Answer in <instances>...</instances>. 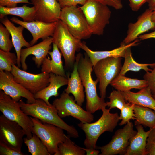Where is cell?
I'll list each match as a JSON object with an SVG mask.
<instances>
[{"mask_svg": "<svg viewBox=\"0 0 155 155\" xmlns=\"http://www.w3.org/2000/svg\"><path fill=\"white\" fill-rule=\"evenodd\" d=\"M140 41L137 39L128 44H125L122 42L119 47L109 51H93L89 49L85 43L82 42L80 43V47L85 51L94 66L99 61L104 58L111 57L124 58L127 49L129 47L138 45Z\"/></svg>", "mask_w": 155, "mask_h": 155, "instance_id": "obj_19", "label": "cell"}, {"mask_svg": "<svg viewBox=\"0 0 155 155\" xmlns=\"http://www.w3.org/2000/svg\"><path fill=\"white\" fill-rule=\"evenodd\" d=\"M79 7L86 17L92 34L102 35L111 16V11L108 6L94 0H87Z\"/></svg>", "mask_w": 155, "mask_h": 155, "instance_id": "obj_4", "label": "cell"}, {"mask_svg": "<svg viewBox=\"0 0 155 155\" xmlns=\"http://www.w3.org/2000/svg\"><path fill=\"white\" fill-rule=\"evenodd\" d=\"M49 74V83L45 88L34 94L36 99L44 100L48 105H51L49 102V98L59 96L58 90L63 86L67 85L68 80L67 77L57 75L52 73Z\"/></svg>", "mask_w": 155, "mask_h": 155, "instance_id": "obj_23", "label": "cell"}, {"mask_svg": "<svg viewBox=\"0 0 155 155\" xmlns=\"http://www.w3.org/2000/svg\"><path fill=\"white\" fill-rule=\"evenodd\" d=\"M53 40L52 37H49L36 45L21 49L20 62L23 70L26 71L27 69L26 60L28 56L31 55L34 56L32 58V60L34 61L37 67L39 68L41 66L43 61L49 54L51 48Z\"/></svg>", "mask_w": 155, "mask_h": 155, "instance_id": "obj_18", "label": "cell"}, {"mask_svg": "<svg viewBox=\"0 0 155 155\" xmlns=\"http://www.w3.org/2000/svg\"><path fill=\"white\" fill-rule=\"evenodd\" d=\"M0 111L6 118L21 126L27 138L32 137L33 123L30 117L21 109L18 102L2 90H0Z\"/></svg>", "mask_w": 155, "mask_h": 155, "instance_id": "obj_8", "label": "cell"}, {"mask_svg": "<svg viewBox=\"0 0 155 155\" xmlns=\"http://www.w3.org/2000/svg\"><path fill=\"white\" fill-rule=\"evenodd\" d=\"M110 84L117 90L121 92L130 91L133 89L141 90L148 86L145 80H139L127 77L119 74Z\"/></svg>", "mask_w": 155, "mask_h": 155, "instance_id": "obj_26", "label": "cell"}, {"mask_svg": "<svg viewBox=\"0 0 155 155\" xmlns=\"http://www.w3.org/2000/svg\"><path fill=\"white\" fill-rule=\"evenodd\" d=\"M136 133L131 138L125 155H146L147 139L150 129L145 131L142 125H136Z\"/></svg>", "mask_w": 155, "mask_h": 155, "instance_id": "obj_25", "label": "cell"}, {"mask_svg": "<svg viewBox=\"0 0 155 155\" xmlns=\"http://www.w3.org/2000/svg\"><path fill=\"white\" fill-rule=\"evenodd\" d=\"M35 10V20L45 23L59 20L61 8L57 0H30Z\"/></svg>", "mask_w": 155, "mask_h": 155, "instance_id": "obj_15", "label": "cell"}, {"mask_svg": "<svg viewBox=\"0 0 155 155\" xmlns=\"http://www.w3.org/2000/svg\"><path fill=\"white\" fill-rule=\"evenodd\" d=\"M138 38L140 40H144L150 38H155V30L150 33L142 34L139 36Z\"/></svg>", "mask_w": 155, "mask_h": 155, "instance_id": "obj_43", "label": "cell"}, {"mask_svg": "<svg viewBox=\"0 0 155 155\" xmlns=\"http://www.w3.org/2000/svg\"><path fill=\"white\" fill-rule=\"evenodd\" d=\"M25 135L23 128L18 123L0 116V142L18 152H21Z\"/></svg>", "mask_w": 155, "mask_h": 155, "instance_id": "obj_12", "label": "cell"}, {"mask_svg": "<svg viewBox=\"0 0 155 155\" xmlns=\"http://www.w3.org/2000/svg\"><path fill=\"white\" fill-rule=\"evenodd\" d=\"M61 8L66 7L77 6L78 5H83L87 0H57Z\"/></svg>", "mask_w": 155, "mask_h": 155, "instance_id": "obj_41", "label": "cell"}, {"mask_svg": "<svg viewBox=\"0 0 155 155\" xmlns=\"http://www.w3.org/2000/svg\"><path fill=\"white\" fill-rule=\"evenodd\" d=\"M16 55L9 51H5L0 49V71L11 72L12 65L17 64Z\"/></svg>", "mask_w": 155, "mask_h": 155, "instance_id": "obj_32", "label": "cell"}, {"mask_svg": "<svg viewBox=\"0 0 155 155\" xmlns=\"http://www.w3.org/2000/svg\"><path fill=\"white\" fill-rule=\"evenodd\" d=\"M93 65L85 53L84 56L81 54L79 62L78 70L85 89L86 98V110L92 114L107 106L104 99L99 97L96 91L98 82L96 79L94 80L92 77Z\"/></svg>", "mask_w": 155, "mask_h": 155, "instance_id": "obj_2", "label": "cell"}, {"mask_svg": "<svg viewBox=\"0 0 155 155\" xmlns=\"http://www.w3.org/2000/svg\"><path fill=\"white\" fill-rule=\"evenodd\" d=\"M24 142L28 147V152L32 155H50L46 146L39 138L32 133L31 138H24Z\"/></svg>", "mask_w": 155, "mask_h": 155, "instance_id": "obj_30", "label": "cell"}, {"mask_svg": "<svg viewBox=\"0 0 155 155\" xmlns=\"http://www.w3.org/2000/svg\"><path fill=\"white\" fill-rule=\"evenodd\" d=\"M10 34L7 28L0 24V49L5 51H10L13 45L10 38Z\"/></svg>", "mask_w": 155, "mask_h": 155, "instance_id": "obj_34", "label": "cell"}, {"mask_svg": "<svg viewBox=\"0 0 155 155\" xmlns=\"http://www.w3.org/2000/svg\"><path fill=\"white\" fill-rule=\"evenodd\" d=\"M82 148L85 151L86 155H98L100 153V151L96 149L82 147Z\"/></svg>", "mask_w": 155, "mask_h": 155, "instance_id": "obj_44", "label": "cell"}, {"mask_svg": "<svg viewBox=\"0 0 155 155\" xmlns=\"http://www.w3.org/2000/svg\"><path fill=\"white\" fill-rule=\"evenodd\" d=\"M22 152L16 151L0 142V155H24Z\"/></svg>", "mask_w": 155, "mask_h": 155, "instance_id": "obj_38", "label": "cell"}, {"mask_svg": "<svg viewBox=\"0 0 155 155\" xmlns=\"http://www.w3.org/2000/svg\"><path fill=\"white\" fill-rule=\"evenodd\" d=\"M11 72L16 82L34 94L45 88L49 83V73H31L21 69L14 64L12 65Z\"/></svg>", "mask_w": 155, "mask_h": 155, "instance_id": "obj_13", "label": "cell"}, {"mask_svg": "<svg viewBox=\"0 0 155 155\" xmlns=\"http://www.w3.org/2000/svg\"><path fill=\"white\" fill-rule=\"evenodd\" d=\"M131 47L128 48L126 51L124 57V62L122 66L119 74L125 75L128 71L137 72L142 69L144 70L146 72L151 71L152 69H149L148 67L150 66L153 68L155 67V63L142 64L137 62L133 57Z\"/></svg>", "mask_w": 155, "mask_h": 155, "instance_id": "obj_29", "label": "cell"}, {"mask_svg": "<svg viewBox=\"0 0 155 155\" xmlns=\"http://www.w3.org/2000/svg\"><path fill=\"white\" fill-rule=\"evenodd\" d=\"M18 102L21 109L28 116L36 118L44 123L59 127L67 132L68 135L73 138L79 137L78 132L73 125L66 123L58 115L55 107L48 105L44 100L36 99L33 103H25L22 99Z\"/></svg>", "mask_w": 155, "mask_h": 155, "instance_id": "obj_1", "label": "cell"}, {"mask_svg": "<svg viewBox=\"0 0 155 155\" xmlns=\"http://www.w3.org/2000/svg\"><path fill=\"white\" fill-rule=\"evenodd\" d=\"M146 155H155V127L150 129L147 139Z\"/></svg>", "mask_w": 155, "mask_h": 155, "instance_id": "obj_36", "label": "cell"}, {"mask_svg": "<svg viewBox=\"0 0 155 155\" xmlns=\"http://www.w3.org/2000/svg\"><path fill=\"white\" fill-rule=\"evenodd\" d=\"M81 54L79 53L75 56L73 70L69 77L68 76L67 88L64 91L67 94H72L77 103L82 106L84 101V86L78 70L79 62Z\"/></svg>", "mask_w": 155, "mask_h": 155, "instance_id": "obj_20", "label": "cell"}, {"mask_svg": "<svg viewBox=\"0 0 155 155\" xmlns=\"http://www.w3.org/2000/svg\"><path fill=\"white\" fill-rule=\"evenodd\" d=\"M53 50L48 53L51 59L48 57L44 58L41 65V72L67 77L61 59L62 54L56 45L53 43Z\"/></svg>", "mask_w": 155, "mask_h": 155, "instance_id": "obj_22", "label": "cell"}, {"mask_svg": "<svg viewBox=\"0 0 155 155\" xmlns=\"http://www.w3.org/2000/svg\"><path fill=\"white\" fill-rule=\"evenodd\" d=\"M0 90L17 102L22 97L27 99L29 104L34 103L36 100L34 94L16 82L10 72L0 71Z\"/></svg>", "mask_w": 155, "mask_h": 155, "instance_id": "obj_14", "label": "cell"}, {"mask_svg": "<svg viewBox=\"0 0 155 155\" xmlns=\"http://www.w3.org/2000/svg\"><path fill=\"white\" fill-rule=\"evenodd\" d=\"M121 57H111L101 59L93 67L99 82L100 97L104 99L108 85L120 73L122 67Z\"/></svg>", "mask_w": 155, "mask_h": 155, "instance_id": "obj_9", "label": "cell"}, {"mask_svg": "<svg viewBox=\"0 0 155 155\" xmlns=\"http://www.w3.org/2000/svg\"><path fill=\"white\" fill-rule=\"evenodd\" d=\"M153 10L146 9L139 16L135 23H130L128 25L126 36L123 42L129 44L139 38V36L150 30L155 29V22L152 20Z\"/></svg>", "mask_w": 155, "mask_h": 155, "instance_id": "obj_16", "label": "cell"}, {"mask_svg": "<svg viewBox=\"0 0 155 155\" xmlns=\"http://www.w3.org/2000/svg\"><path fill=\"white\" fill-rule=\"evenodd\" d=\"M59 20L77 39L80 40L87 39L92 34L86 17L79 7L71 6L62 8Z\"/></svg>", "mask_w": 155, "mask_h": 155, "instance_id": "obj_6", "label": "cell"}, {"mask_svg": "<svg viewBox=\"0 0 155 155\" xmlns=\"http://www.w3.org/2000/svg\"><path fill=\"white\" fill-rule=\"evenodd\" d=\"M148 3L149 8L152 9L155 7V0H148Z\"/></svg>", "mask_w": 155, "mask_h": 155, "instance_id": "obj_45", "label": "cell"}, {"mask_svg": "<svg viewBox=\"0 0 155 155\" xmlns=\"http://www.w3.org/2000/svg\"><path fill=\"white\" fill-rule=\"evenodd\" d=\"M30 117L33 123L32 133L39 138L51 155H57L59 144L64 142L67 136L64 130L54 125L42 122L36 118Z\"/></svg>", "mask_w": 155, "mask_h": 155, "instance_id": "obj_7", "label": "cell"}, {"mask_svg": "<svg viewBox=\"0 0 155 155\" xmlns=\"http://www.w3.org/2000/svg\"><path fill=\"white\" fill-rule=\"evenodd\" d=\"M52 105L61 118L71 116L82 123H90L94 120L92 114L83 109L76 103L73 97L64 91L61 94L59 98L53 101Z\"/></svg>", "mask_w": 155, "mask_h": 155, "instance_id": "obj_10", "label": "cell"}, {"mask_svg": "<svg viewBox=\"0 0 155 155\" xmlns=\"http://www.w3.org/2000/svg\"><path fill=\"white\" fill-rule=\"evenodd\" d=\"M35 10L33 6L30 7L26 5L20 7L8 8L0 6V18L7 15H12L21 18L23 21L30 22L35 20Z\"/></svg>", "mask_w": 155, "mask_h": 155, "instance_id": "obj_27", "label": "cell"}, {"mask_svg": "<svg viewBox=\"0 0 155 155\" xmlns=\"http://www.w3.org/2000/svg\"><path fill=\"white\" fill-rule=\"evenodd\" d=\"M153 96V95H152ZM153 97L155 99V96H153Z\"/></svg>", "mask_w": 155, "mask_h": 155, "instance_id": "obj_47", "label": "cell"}, {"mask_svg": "<svg viewBox=\"0 0 155 155\" xmlns=\"http://www.w3.org/2000/svg\"><path fill=\"white\" fill-rule=\"evenodd\" d=\"M103 5L112 7L117 10L121 9L123 5L121 0H94Z\"/></svg>", "mask_w": 155, "mask_h": 155, "instance_id": "obj_39", "label": "cell"}, {"mask_svg": "<svg viewBox=\"0 0 155 155\" xmlns=\"http://www.w3.org/2000/svg\"><path fill=\"white\" fill-rule=\"evenodd\" d=\"M52 37L53 43L57 46L64 57L65 66L67 68L73 67L75 53L80 49V43L81 40L73 36L66 25L60 20L57 22Z\"/></svg>", "mask_w": 155, "mask_h": 155, "instance_id": "obj_5", "label": "cell"}, {"mask_svg": "<svg viewBox=\"0 0 155 155\" xmlns=\"http://www.w3.org/2000/svg\"><path fill=\"white\" fill-rule=\"evenodd\" d=\"M10 20L12 22L23 26L30 32L32 36V39L30 42L31 46L36 43L39 39L44 40L50 36L52 37L57 22L46 23L35 20L25 22L15 17H12Z\"/></svg>", "mask_w": 155, "mask_h": 155, "instance_id": "obj_17", "label": "cell"}, {"mask_svg": "<svg viewBox=\"0 0 155 155\" xmlns=\"http://www.w3.org/2000/svg\"><path fill=\"white\" fill-rule=\"evenodd\" d=\"M108 98L109 101L106 103V106L110 110L117 108L121 110L127 103L121 92L117 90H113Z\"/></svg>", "mask_w": 155, "mask_h": 155, "instance_id": "obj_33", "label": "cell"}, {"mask_svg": "<svg viewBox=\"0 0 155 155\" xmlns=\"http://www.w3.org/2000/svg\"><path fill=\"white\" fill-rule=\"evenodd\" d=\"M67 136L65 141L58 145L57 155H84L85 151L72 141Z\"/></svg>", "mask_w": 155, "mask_h": 155, "instance_id": "obj_31", "label": "cell"}, {"mask_svg": "<svg viewBox=\"0 0 155 155\" xmlns=\"http://www.w3.org/2000/svg\"><path fill=\"white\" fill-rule=\"evenodd\" d=\"M135 115V125H141L150 129L155 127V111L150 108L134 104Z\"/></svg>", "mask_w": 155, "mask_h": 155, "instance_id": "obj_28", "label": "cell"}, {"mask_svg": "<svg viewBox=\"0 0 155 155\" xmlns=\"http://www.w3.org/2000/svg\"><path fill=\"white\" fill-rule=\"evenodd\" d=\"M137 132L133 129L132 123L129 121L123 128L115 131L108 144L102 146H96V149L101 150L100 155H125L131 138Z\"/></svg>", "mask_w": 155, "mask_h": 155, "instance_id": "obj_11", "label": "cell"}, {"mask_svg": "<svg viewBox=\"0 0 155 155\" xmlns=\"http://www.w3.org/2000/svg\"><path fill=\"white\" fill-rule=\"evenodd\" d=\"M134 104L129 102L127 103L126 105L121 110L119 116V120L121 121L119 125L120 126L126 124L131 119H135V115L133 110Z\"/></svg>", "mask_w": 155, "mask_h": 155, "instance_id": "obj_35", "label": "cell"}, {"mask_svg": "<svg viewBox=\"0 0 155 155\" xmlns=\"http://www.w3.org/2000/svg\"><path fill=\"white\" fill-rule=\"evenodd\" d=\"M143 78L146 81L152 95L155 96V67L151 71L146 72Z\"/></svg>", "mask_w": 155, "mask_h": 155, "instance_id": "obj_37", "label": "cell"}, {"mask_svg": "<svg viewBox=\"0 0 155 155\" xmlns=\"http://www.w3.org/2000/svg\"><path fill=\"white\" fill-rule=\"evenodd\" d=\"M25 3L32 4L28 0H0V6L8 8H12L17 7L18 3Z\"/></svg>", "mask_w": 155, "mask_h": 155, "instance_id": "obj_40", "label": "cell"}, {"mask_svg": "<svg viewBox=\"0 0 155 155\" xmlns=\"http://www.w3.org/2000/svg\"><path fill=\"white\" fill-rule=\"evenodd\" d=\"M1 22L10 33L17 56V64L19 68L21 66L20 56L22 47L24 46L28 47L31 46L23 37V32L24 28L20 25L18 27L15 26L6 16L1 19Z\"/></svg>", "mask_w": 155, "mask_h": 155, "instance_id": "obj_21", "label": "cell"}, {"mask_svg": "<svg viewBox=\"0 0 155 155\" xmlns=\"http://www.w3.org/2000/svg\"><path fill=\"white\" fill-rule=\"evenodd\" d=\"M121 92L126 101L128 102L155 111V99L148 86L140 90L137 92L130 91Z\"/></svg>", "mask_w": 155, "mask_h": 155, "instance_id": "obj_24", "label": "cell"}, {"mask_svg": "<svg viewBox=\"0 0 155 155\" xmlns=\"http://www.w3.org/2000/svg\"><path fill=\"white\" fill-rule=\"evenodd\" d=\"M129 5L132 11H138L141 7L148 0H128Z\"/></svg>", "mask_w": 155, "mask_h": 155, "instance_id": "obj_42", "label": "cell"}, {"mask_svg": "<svg viewBox=\"0 0 155 155\" xmlns=\"http://www.w3.org/2000/svg\"><path fill=\"white\" fill-rule=\"evenodd\" d=\"M151 9L153 11V13L152 16V20L153 22H155V7Z\"/></svg>", "mask_w": 155, "mask_h": 155, "instance_id": "obj_46", "label": "cell"}, {"mask_svg": "<svg viewBox=\"0 0 155 155\" xmlns=\"http://www.w3.org/2000/svg\"><path fill=\"white\" fill-rule=\"evenodd\" d=\"M100 117L93 123L80 122L78 125L85 133L86 138L84 144L86 148L96 149V143L100 136L105 131L113 132L119 120L117 112L111 113L105 108L102 110Z\"/></svg>", "mask_w": 155, "mask_h": 155, "instance_id": "obj_3", "label": "cell"}]
</instances>
